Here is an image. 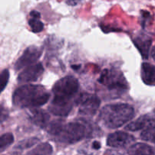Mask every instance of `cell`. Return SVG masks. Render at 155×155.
I'll return each mask as SVG.
<instances>
[{
	"mask_svg": "<svg viewBox=\"0 0 155 155\" xmlns=\"http://www.w3.org/2000/svg\"><path fill=\"white\" fill-rule=\"evenodd\" d=\"M141 138L144 141L155 143V126L143 130L141 133Z\"/></svg>",
	"mask_w": 155,
	"mask_h": 155,
	"instance_id": "e0dca14e",
	"label": "cell"
},
{
	"mask_svg": "<svg viewBox=\"0 0 155 155\" xmlns=\"http://www.w3.org/2000/svg\"><path fill=\"white\" fill-rule=\"evenodd\" d=\"M66 3L68 5H77L78 3V2L77 1H68L66 2Z\"/></svg>",
	"mask_w": 155,
	"mask_h": 155,
	"instance_id": "cb8c5ba5",
	"label": "cell"
},
{
	"mask_svg": "<svg viewBox=\"0 0 155 155\" xmlns=\"http://www.w3.org/2000/svg\"><path fill=\"white\" fill-rule=\"evenodd\" d=\"M14 142V136L12 133H8L0 136V152L9 148Z\"/></svg>",
	"mask_w": 155,
	"mask_h": 155,
	"instance_id": "2e32d148",
	"label": "cell"
},
{
	"mask_svg": "<svg viewBox=\"0 0 155 155\" xmlns=\"http://www.w3.org/2000/svg\"><path fill=\"white\" fill-rule=\"evenodd\" d=\"M98 82L109 90H126L128 88V83L124 75L115 69L103 70Z\"/></svg>",
	"mask_w": 155,
	"mask_h": 155,
	"instance_id": "5b68a950",
	"label": "cell"
},
{
	"mask_svg": "<svg viewBox=\"0 0 155 155\" xmlns=\"http://www.w3.org/2000/svg\"><path fill=\"white\" fill-rule=\"evenodd\" d=\"M50 97V93L40 85H24L15 90L12 103L19 108L33 109L44 105Z\"/></svg>",
	"mask_w": 155,
	"mask_h": 155,
	"instance_id": "3957f363",
	"label": "cell"
},
{
	"mask_svg": "<svg viewBox=\"0 0 155 155\" xmlns=\"http://www.w3.org/2000/svg\"><path fill=\"white\" fill-rule=\"evenodd\" d=\"M38 142H39V139H38L37 138H29V139H25V140H23L21 141V142H20L19 143H18L17 148H18V149L21 150L27 149V148H30V147L33 146V145H34L35 144L37 143Z\"/></svg>",
	"mask_w": 155,
	"mask_h": 155,
	"instance_id": "d6986e66",
	"label": "cell"
},
{
	"mask_svg": "<svg viewBox=\"0 0 155 155\" xmlns=\"http://www.w3.org/2000/svg\"><path fill=\"white\" fill-rule=\"evenodd\" d=\"M9 112L7 109L0 104V123L4 122L9 118Z\"/></svg>",
	"mask_w": 155,
	"mask_h": 155,
	"instance_id": "44dd1931",
	"label": "cell"
},
{
	"mask_svg": "<svg viewBox=\"0 0 155 155\" xmlns=\"http://www.w3.org/2000/svg\"><path fill=\"white\" fill-rule=\"evenodd\" d=\"M155 126V119L147 115H143L135 121L129 123L126 127V130L131 132L145 130L148 127Z\"/></svg>",
	"mask_w": 155,
	"mask_h": 155,
	"instance_id": "8fae6325",
	"label": "cell"
},
{
	"mask_svg": "<svg viewBox=\"0 0 155 155\" xmlns=\"http://www.w3.org/2000/svg\"><path fill=\"white\" fill-rule=\"evenodd\" d=\"M44 68L42 64L37 63L27 67L18 75V81L19 83L35 82L43 74Z\"/></svg>",
	"mask_w": 155,
	"mask_h": 155,
	"instance_id": "9c48e42d",
	"label": "cell"
},
{
	"mask_svg": "<svg viewBox=\"0 0 155 155\" xmlns=\"http://www.w3.org/2000/svg\"><path fill=\"white\" fill-rule=\"evenodd\" d=\"M134 43L139 50L142 57L144 58H147L149 49H150V45H151V39L145 36H138L136 39H134Z\"/></svg>",
	"mask_w": 155,
	"mask_h": 155,
	"instance_id": "4fadbf2b",
	"label": "cell"
},
{
	"mask_svg": "<svg viewBox=\"0 0 155 155\" xmlns=\"http://www.w3.org/2000/svg\"><path fill=\"white\" fill-rule=\"evenodd\" d=\"M28 117L33 124L41 128H47L50 124V115L41 109H30L28 111Z\"/></svg>",
	"mask_w": 155,
	"mask_h": 155,
	"instance_id": "30bf717a",
	"label": "cell"
},
{
	"mask_svg": "<svg viewBox=\"0 0 155 155\" xmlns=\"http://www.w3.org/2000/svg\"><path fill=\"white\" fill-rule=\"evenodd\" d=\"M106 155H124V154L119 151L118 149H116V148H114V149L106 151Z\"/></svg>",
	"mask_w": 155,
	"mask_h": 155,
	"instance_id": "7402d4cb",
	"label": "cell"
},
{
	"mask_svg": "<svg viewBox=\"0 0 155 155\" xmlns=\"http://www.w3.org/2000/svg\"><path fill=\"white\" fill-rule=\"evenodd\" d=\"M151 56H152V58H153V59L154 60V61H155V45L153 46V49H152V51H151Z\"/></svg>",
	"mask_w": 155,
	"mask_h": 155,
	"instance_id": "d4e9b609",
	"label": "cell"
},
{
	"mask_svg": "<svg viewBox=\"0 0 155 155\" xmlns=\"http://www.w3.org/2000/svg\"><path fill=\"white\" fill-rule=\"evenodd\" d=\"M87 122L63 124L61 120L49 124L46 130L55 141L63 144H74L90 136L92 128Z\"/></svg>",
	"mask_w": 155,
	"mask_h": 155,
	"instance_id": "7a4b0ae2",
	"label": "cell"
},
{
	"mask_svg": "<svg viewBox=\"0 0 155 155\" xmlns=\"http://www.w3.org/2000/svg\"><path fill=\"white\" fill-rule=\"evenodd\" d=\"M141 77L143 82L148 86H155V66L149 63L141 64Z\"/></svg>",
	"mask_w": 155,
	"mask_h": 155,
	"instance_id": "7c38bea8",
	"label": "cell"
},
{
	"mask_svg": "<svg viewBox=\"0 0 155 155\" xmlns=\"http://www.w3.org/2000/svg\"><path fill=\"white\" fill-rule=\"evenodd\" d=\"M28 24L33 33H40L43 30V24L40 21V18H30L28 21Z\"/></svg>",
	"mask_w": 155,
	"mask_h": 155,
	"instance_id": "ac0fdd59",
	"label": "cell"
},
{
	"mask_svg": "<svg viewBox=\"0 0 155 155\" xmlns=\"http://www.w3.org/2000/svg\"><path fill=\"white\" fill-rule=\"evenodd\" d=\"M30 16L31 18H40V14L38 12H36V11H32L30 13Z\"/></svg>",
	"mask_w": 155,
	"mask_h": 155,
	"instance_id": "603a6c76",
	"label": "cell"
},
{
	"mask_svg": "<svg viewBox=\"0 0 155 155\" xmlns=\"http://www.w3.org/2000/svg\"><path fill=\"white\" fill-rule=\"evenodd\" d=\"M78 89V81L72 76L58 80L53 87V98L48 107L50 113L59 117L68 116L73 108L74 101L72 99Z\"/></svg>",
	"mask_w": 155,
	"mask_h": 155,
	"instance_id": "6da1fadb",
	"label": "cell"
},
{
	"mask_svg": "<svg viewBox=\"0 0 155 155\" xmlns=\"http://www.w3.org/2000/svg\"><path fill=\"white\" fill-rule=\"evenodd\" d=\"M134 115L135 110L132 106L119 103L105 105L100 110L99 118L107 128L117 129L129 122Z\"/></svg>",
	"mask_w": 155,
	"mask_h": 155,
	"instance_id": "277c9868",
	"label": "cell"
},
{
	"mask_svg": "<svg viewBox=\"0 0 155 155\" xmlns=\"http://www.w3.org/2000/svg\"><path fill=\"white\" fill-rule=\"evenodd\" d=\"M134 141L135 138L132 135L122 131H118L109 135L106 140V144L108 146L119 149L125 148Z\"/></svg>",
	"mask_w": 155,
	"mask_h": 155,
	"instance_id": "ba28073f",
	"label": "cell"
},
{
	"mask_svg": "<svg viewBox=\"0 0 155 155\" xmlns=\"http://www.w3.org/2000/svg\"><path fill=\"white\" fill-rule=\"evenodd\" d=\"M9 76L10 74H9V70L5 69L0 71V94L5 89L6 86L9 83Z\"/></svg>",
	"mask_w": 155,
	"mask_h": 155,
	"instance_id": "ffe728a7",
	"label": "cell"
},
{
	"mask_svg": "<svg viewBox=\"0 0 155 155\" xmlns=\"http://www.w3.org/2000/svg\"><path fill=\"white\" fill-rule=\"evenodd\" d=\"M42 54V49L35 45L29 46L24 50L21 57L17 60L15 64V70H20L23 68L30 67L31 64H35L39 60Z\"/></svg>",
	"mask_w": 155,
	"mask_h": 155,
	"instance_id": "52a82bcc",
	"label": "cell"
},
{
	"mask_svg": "<svg viewBox=\"0 0 155 155\" xmlns=\"http://www.w3.org/2000/svg\"><path fill=\"white\" fill-rule=\"evenodd\" d=\"M53 153V147L48 142H43L28 153V155H50Z\"/></svg>",
	"mask_w": 155,
	"mask_h": 155,
	"instance_id": "9a60e30c",
	"label": "cell"
},
{
	"mask_svg": "<svg viewBox=\"0 0 155 155\" xmlns=\"http://www.w3.org/2000/svg\"><path fill=\"white\" fill-rule=\"evenodd\" d=\"M128 155H154V151L153 148L147 144L136 143L129 148Z\"/></svg>",
	"mask_w": 155,
	"mask_h": 155,
	"instance_id": "5bb4252c",
	"label": "cell"
},
{
	"mask_svg": "<svg viewBox=\"0 0 155 155\" xmlns=\"http://www.w3.org/2000/svg\"><path fill=\"white\" fill-rule=\"evenodd\" d=\"M74 103L78 107L79 113L86 116H94L100 107V100L94 94L84 92L76 97Z\"/></svg>",
	"mask_w": 155,
	"mask_h": 155,
	"instance_id": "8992f818",
	"label": "cell"
}]
</instances>
